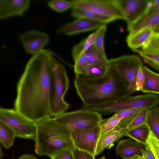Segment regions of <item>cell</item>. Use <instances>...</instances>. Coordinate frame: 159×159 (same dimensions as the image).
I'll use <instances>...</instances> for the list:
<instances>
[{"instance_id": "6da1fadb", "label": "cell", "mask_w": 159, "mask_h": 159, "mask_svg": "<svg viewBox=\"0 0 159 159\" xmlns=\"http://www.w3.org/2000/svg\"><path fill=\"white\" fill-rule=\"evenodd\" d=\"M52 57L49 50L44 49L33 55L17 84L14 109L35 123L51 117Z\"/></svg>"}, {"instance_id": "7a4b0ae2", "label": "cell", "mask_w": 159, "mask_h": 159, "mask_svg": "<svg viewBox=\"0 0 159 159\" xmlns=\"http://www.w3.org/2000/svg\"><path fill=\"white\" fill-rule=\"evenodd\" d=\"M74 84L85 106L102 104L130 95L117 74L109 67L106 74L98 79L75 75Z\"/></svg>"}, {"instance_id": "3957f363", "label": "cell", "mask_w": 159, "mask_h": 159, "mask_svg": "<svg viewBox=\"0 0 159 159\" xmlns=\"http://www.w3.org/2000/svg\"><path fill=\"white\" fill-rule=\"evenodd\" d=\"M36 125L34 149L38 155L50 157L61 151L74 148L69 131L54 117L44 119Z\"/></svg>"}, {"instance_id": "277c9868", "label": "cell", "mask_w": 159, "mask_h": 159, "mask_svg": "<svg viewBox=\"0 0 159 159\" xmlns=\"http://www.w3.org/2000/svg\"><path fill=\"white\" fill-rule=\"evenodd\" d=\"M159 105V97L157 95L150 93L135 96H125L111 102L96 105H83L81 108L96 111L102 115L115 113L129 109H150Z\"/></svg>"}, {"instance_id": "5b68a950", "label": "cell", "mask_w": 159, "mask_h": 159, "mask_svg": "<svg viewBox=\"0 0 159 159\" xmlns=\"http://www.w3.org/2000/svg\"><path fill=\"white\" fill-rule=\"evenodd\" d=\"M52 83L50 98L51 117H55L66 112L70 105L64 96L69 87V81L63 66L53 57L52 60Z\"/></svg>"}, {"instance_id": "8992f818", "label": "cell", "mask_w": 159, "mask_h": 159, "mask_svg": "<svg viewBox=\"0 0 159 159\" xmlns=\"http://www.w3.org/2000/svg\"><path fill=\"white\" fill-rule=\"evenodd\" d=\"M108 67L118 75L130 95L136 91V83L139 67L143 65L136 55H124L108 60Z\"/></svg>"}, {"instance_id": "52a82bcc", "label": "cell", "mask_w": 159, "mask_h": 159, "mask_svg": "<svg viewBox=\"0 0 159 159\" xmlns=\"http://www.w3.org/2000/svg\"><path fill=\"white\" fill-rule=\"evenodd\" d=\"M0 121L14 132L16 137L35 141L37 132L36 123L14 109L1 107Z\"/></svg>"}, {"instance_id": "ba28073f", "label": "cell", "mask_w": 159, "mask_h": 159, "mask_svg": "<svg viewBox=\"0 0 159 159\" xmlns=\"http://www.w3.org/2000/svg\"><path fill=\"white\" fill-rule=\"evenodd\" d=\"M54 118L65 127L70 133L74 130L99 125L102 119V115L99 113L82 109L65 112Z\"/></svg>"}, {"instance_id": "9c48e42d", "label": "cell", "mask_w": 159, "mask_h": 159, "mask_svg": "<svg viewBox=\"0 0 159 159\" xmlns=\"http://www.w3.org/2000/svg\"><path fill=\"white\" fill-rule=\"evenodd\" d=\"M73 7L89 10L115 20H125L119 0H72Z\"/></svg>"}, {"instance_id": "30bf717a", "label": "cell", "mask_w": 159, "mask_h": 159, "mask_svg": "<svg viewBox=\"0 0 159 159\" xmlns=\"http://www.w3.org/2000/svg\"><path fill=\"white\" fill-rule=\"evenodd\" d=\"M99 132V126L98 125L74 130L70 134L75 147L95 156Z\"/></svg>"}, {"instance_id": "8fae6325", "label": "cell", "mask_w": 159, "mask_h": 159, "mask_svg": "<svg viewBox=\"0 0 159 159\" xmlns=\"http://www.w3.org/2000/svg\"><path fill=\"white\" fill-rule=\"evenodd\" d=\"M152 2L149 0H119L127 28L146 13Z\"/></svg>"}, {"instance_id": "7c38bea8", "label": "cell", "mask_w": 159, "mask_h": 159, "mask_svg": "<svg viewBox=\"0 0 159 159\" xmlns=\"http://www.w3.org/2000/svg\"><path fill=\"white\" fill-rule=\"evenodd\" d=\"M20 38L25 52L33 55L43 49L49 39L48 34L35 30L23 33Z\"/></svg>"}, {"instance_id": "4fadbf2b", "label": "cell", "mask_w": 159, "mask_h": 159, "mask_svg": "<svg viewBox=\"0 0 159 159\" xmlns=\"http://www.w3.org/2000/svg\"><path fill=\"white\" fill-rule=\"evenodd\" d=\"M103 24L86 19L78 18L62 26L59 32L66 35H71L97 30Z\"/></svg>"}, {"instance_id": "5bb4252c", "label": "cell", "mask_w": 159, "mask_h": 159, "mask_svg": "<svg viewBox=\"0 0 159 159\" xmlns=\"http://www.w3.org/2000/svg\"><path fill=\"white\" fill-rule=\"evenodd\" d=\"M30 3L29 0H1L0 19L15 16H22L29 8Z\"/></svg>"}, {"instance_id": "9a60e30c", "label": "cell", "mask_w": 159, "mask_h": 159, "mask_svg": "<svg viewBox=\"0 0 159 159\" xmlns=\"http://www.w3.org/2000/svg\"><path fill=\"white\" fill-rule=\"evenodd\" d=\"M154 29L147 27L129 33L126 39L129 47L133 50L146 45L153 36Z\"/></svg>"}, {"instance_id": "2e32d148", "label": "cell", "mask_w": 159, "mask_h": 159, "mask_svg": "<svg viewBox=\"0 0 159 159\" xmlns=\"http://www.w3.org/2000/svg\"><path fill=\"white\" fill-rule=\"evenodd\" d=\"M145 144L131 139L120 140L115 148L116 154L123 158H129L140 154Z\"/></svg>"}, {"instance_id": "e0dca14e", "label": "cell", "mask_w": 159, "mask_h": 159, "mask_svg": "<svg viewBox=\"0 0 159 159\" xmlns=\"http://www.w3.org/2000/svg\"><path fill=\"white\" fill-rule=\"evenodd\" d=\"M125 132L124 130L116 128L99 137L96 145L95 156L101 153L106 149H110L114 146L115 142L125 136Z\"/></svg>"}, {"instance_id": "ac0fdd59", "label": "cell", "mask_w": 159, "mask_h": 159, "mask_svg": "<svg viewBox=\"0 0 159 159\" xmlns=\"http://www.w3.org/2000/svg\"><path fill=\"white\" fill-rule=\"evenodd\" d=\"M142 69L145 80L141 91L145 93L159 94V74L153 71L143 65Z\"/></svg>"}, {"instance_id": "d6986e66", "label": "cell", "mask_w": 159, "mask_h": 159, "mask_svg": "<svg viewBox=\"0 0 159 159\" xmlns=\"http://www.w3.org/2000/svg\"><path fill=\"white\" fill-rule=\"evenodd\" d=\"M71 15L74 17L82 18L106 24L112 22L114 19L103 16L93 11L76 7H73Z\"/></svg>"}, {"instance_id": "ffe728a7", "label": "cell", "mask_w": 159, "mask_h": 159, "mask_svg": "<svg viewBox=\"0 0 159 159\" xmlns=\"http://www.w3.org/2000/svg\"><path fill=\"white\" fill-rule=\"evenodd\" d=\"M159 25V12L143 16L130 27L127 28L129 33L136 31L143 28H155Z\"/></svg>"}, {"instance_id": "44dd1931", "label": "cell", "mask_w": 159, "mask_h": 159, "mask_svg": "<svg viewBox=\"0 0 159 159\" xmlns=\"http://www.w3.org/2000/svg\"><path fill=\"white\" fill-rule=\"evenodd\" d=\"M133 50L139 55L144 62L159 72V52L142 48Z\"/></svg>"}, {"instance_id": "7402d4cb", "label": "cell", "mask_w": 159, "mask_h": 159, "mask_svg": "<svg viewBox=\"0 0 159 159\" xmlns=\"http://www.w3.org/2000/svg\"><path fill=\"white\" fill-rule=\"evenodd\" d=\"M97 34V31L96 30L86 38L74 46L72 52V57L73 60L84 54L90 47L94 45Z\"/></svg>"}, {"instance_id": "603a6c76", "label": "cell", "mask_w": 159, "mask_h": 159, "mask_svg": "<svg viewBox=\"0 0 159 159\" xmlns=\"http://www.w3.org/2000/svg\"><path fill=\"white\" fill-rule=\"evenodd\" d=\"M150 132L149 127L146 124L126 131L125 136L128 137L135 141L145 144Z\"/></svg>"}, {"instance_id": "cb8c5ba5", "label": "cell", "mask_w": 159, "mask_h": 159, "mask_svg": "<svg viewBox=\"0 0 159 159\" xmlns=\"http://www.w3.org/2000/svg\"><path fill=\"white\" fill-rule=\"evenodd\" d=\"M143 109H129L121 111L115 113L118 118L121 119L119 123L116 128L125 130L128 125Z\"/></svg>"}, {"instance_id": "d4e9b609", "label": "cell", "mask_w": 159, "mask_h": 159, "mask_svg": "<svg viewBox=\"0 0 159 159\" xmlns=\"http://www.w3.org/2000/svg\"><path fill=\"white\" fill-rule=\"evenodd\" d=\"M16 137L13 130L8 125L0 121V140L5 148L8 149L12 146Z\"/></svg>"}, {"instance_id": "484cf974", "label": "cell", "mask_w": 159, "mask_h": 159, "mask_svg": "<svg viewBox=\"0 0 159 159\" xmlns=\"http://www.w3.org/2000/svg\"><path fill=\"white\" fill-rule=\"evenodd\" d=\"M89 64L97 65L108 67L107 59L104 58L96 49L94 45L84 53Z\"/></svg>"}, {"instance_id": "4316f807", "label": "cell", "mask_w": 159, "mask_h": 159, "mask_svg": "<svg viewBox=\"0 0 159 159\" xmlns=\"http://www.w3.org/2000/svg\"><path fill=\"white\" fill-rule=\"evenodd\" d=\"M108 69L107 67L89 64L81 74L79 75L89 79H98L105 76L107 72Z\"/></svg>"}, {"instance_id": "83f0119b", "label": "cell", "mask_w": 159, "mask_h": 159, "mask_svg": "<svg viewBox=\"0 0 159 159\" xmlns=\"http://www.w3.org/2000/svg\"><path fill=\"white\" fill-rule=\"evenodd\" d=\"M150 131L159 140V107H155L149 110L146 122Z\"/></svg>"}, {"instance_id": "f1b7e54d", "label": "cell", "mask_w": 159, "mask_h": 159, "mask_svg": "<svg viewBox=\"0 0 159 159\" xmlns=\"http://www.w3.org/2000/svg\"><path fill=\"white\" fill-rule=\"evenodd\" d=\"M120 120L121 119L118 118L115 114L109 118L102 119L99 125V137L114 129L117 126Z\"/></svg>"}, {"instance_id": "f546056e", "label": "cell", "mask_w": 159, "mask_h": 159, "mask_svg": "<svg viewBox=\"0 0 159 159\" xmlns=\"http://www.w3.org/2000/svg\"><path fill=\"white\" fill-rule=\"evenodd\" d=\"M107 29L105 24L101 25L97 29V35L94 45L96 49L105 58L107 59L104 47V39Z\"/></svg>"}, {"instance_id": "4dcf8cb0", "label": "cell", "mask_w": 159, "mask_h": 159, "mask_svg": "<svg viewBox=\"0 0 159 159\" xmlns=\"http://www.w3.org/2000/svg\"><path fill=\"white\" fill-rule=\"evenodd\" d=\"M149 110L147 108L143 109L128 125L125 130V132L146 124Z\"/></svg>"}, {"instance_id": "1f68e13d", "label": "cell", "mask_w": 159, "mask_h": 159, "mask_svg": "<svg viewBox=\"0 0 159 159\" xmlns=\"http://www.w3.org/2000/svg\"><path fill=\"white\" fill-rule=\"evenodd\" d=\"M47 4L52 9L59 12H64L73 7L71 1L52 0L48 2Z\"/></svg>"}, {"instance_id": "d6a6232c", "label": "cell", "mask_w": 159, "mask_h": 159, "mask_svg": "<svg viewBox=\"0 0 159 159\" xmlns=\"http://www.w3.org/2000/svg\"><path fill=\"white\" fill-rule=\"evenodd\" d=\"M146 144L152 153L155 159H159V140L150 131Z\"/></svg>"}, {"instance_id": "836d02e7", "label": "cell", "mask_w": 159, "mask_h": 159, "mask_svg": "<svg viewBox=\"0 0 159 159\" xmlns=\"http://www.w3.org/2000/svg\"><path fill=\"white\" fill-rule=\"evenodd\" d=\"M74 61V70L75 75H80L89 65L86 57L84 54L79 56Z\"/></svg>"}, {"instance_id": "e575fe53", "label": "cell", "mask_w": 159, "mask_h": 159, "mask_svg": "<svg viewBox=\"0 0 159 159\" xmlns=\"http://www.w3.org/2000/svg\"><path fill=\"white\" fill-rule=\"evenodd\" d=\"M74 159H95L93 154L74 147L72 150Z\"/></svg>"}, {"instance_id": "d590c367", "label": "cell", "mask_w": 159, "mask_h": 159, "mask_svg": "<svg viewBox=\"0 0 159 159\" xmlns=\"http://www.w3.org/2000/svg\"><path fill=\"white\" fill-rule=\"evenodd\" d=\"M142 48L159 52V34H154L149 42Z\"/></svg>"}, {"instance_id": "8d00e7d4", "label": "cell", "mask_w": 159, "mask_h": 159, "mask_svg": "<svg viewBox=\"0 0 159 159\" xmlns=\"http://www.w3.org/2000/svg\"><path fill=\"white\" fill-rule=\"evenodd\" d=\"M50 157L51 159H74L72 150L70 149L61 151Z\"/></svg>"}, {"instance_id": "74e56055", "label": "cell", "mask_w": 159, "mask_h": 159, "mask_svg": "<svg viewBox=\"0 0 159 159\" xmlns=\"http://www.w3.org/2000/svg\"><path fill=\"white\" fill-rule=\"evenodd\" d=\"M143 66L139 67L137 74L136 83L137 91L142 90L144 82L145 77L142 69Z\"/></svg>"}, {"instance_id": "f35d334b", "label": "cell", "mask_w": 159, "mask_h": 159, "mask_svg": "<svg viewBox=\"0 0 159 159\" xmlns=\"http://www.w3.org/2000/svg\"><path fill=\"white\" fill-rule=\"evenodd\" d=\"M140 154L141 159H155L152 153L146 144H145Z\"/></svg>"}, {"instance_id": "ab89813d", "label": "cell", "mask_w": 159, "mask_h": 159, "mask_svg": "<svg viewBox=\"0 0 159 159\" xmlns=\"http://www.w3.org/2000/svg\"><path fill=\"white\" fill-rule=\"evenodd\" d=\"M158 12H159V0H152L151 6L144 16L149 15Z\"/></svg>"}, {"instance_id": "60d3db41", "label": "cell", "mask_w": 159, "mask_h": 159, "mask_svg": "<svg viewBox=\"0 0 159 159\" xmlns=\"http://www.w3.org/2000/svg\"><path fill=\"white\" fill-rule=\"evenodd\" d=\"M18 159H38V158L34 155L25 154L19 157Z\"/></svg>"}, {"instance_id": "b9f144b4", "label": "cell", "mask_w": 159, "mask_h": 159, "mask_svg": "<svg viewBox=\"0 0 159 159\" xmlns=\"http://www.w3.org/2000/svg\"><path fill=\"white\" fill-rule=\"evenodd\" d=\"M154 34H159V25L154 28Z\"/></svg>"}, {"instance_id": "7bdbcfd3", "label": "cell", "mask_w": 159, "mask_h": 159, "mask_svg": "<svg viewBox=\"0 0 159 159\" xmlns=\"http://www.w3.org/2000/svg\"><path fill=\"white\" fill-rule=\"evenodd\" d=\"M129 159H141L140 157V155H138L135 156H134Z\"/></svg>"}, {"instance_id": "ee69618b", "label": "cell", "mask_w": 159, "mask_h": 159, "mask_svg": "<svg viewBox=\"0 0 159 159\" xmlns=\"http://www.w3.org/2000/svg\"><path fill=\"white\" fill-rule=\"evenodd\" d=\"M99 159H106V158L105 156H102V157H100Z\"/></svg>"}, {"instance_id": "f6af8a7d", "label": "cell", "mask_w": 159, "mask_h": 159, "mask_svg": "<svg viewBox=\"0 0 159 159\" xmlns=\"http://www.w3.org/2000/svg\"><path fill=\"white\" fill-rule=\"evenodd\" d=\"M122 159H129V158H123Z\"/></svg>"}]
</instances>
